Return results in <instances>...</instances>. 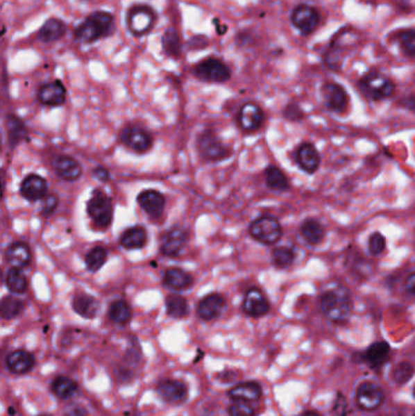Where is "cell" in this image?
Here are the masks:
<instances>
[{"label": "cell", "mask_w": 415, "mask_h": 416, "mask_svg": "<svg viewBox=\"0 0 415 416\" xmlns=\"http://www.w3.org/2000/svg\"><path fill=\"white\" fill-rule=\"evenodd\" d=\"M319 306L323 315L334 324L346 323L353 310L351 294L342 285L331 286L321 292Z\"/></svg>", "instance_id": "1"}, {"label": "cell", "mask_w": 415, "mask_h": 416, "mask_svg": "<svg viewBox=\"0 0 415 416\" xmlns=\"http://www.w3.org/2000/svg\"><path fill=\"white\" fill-rule=\"evenodd\" d=\"M359 42V35L352 27H342L337 35L332 37L324 54L323 63L328 69L334 72H339L348 53L356 48Z\"/></svg>", "instance_id": "2"}, {"label": "cell", "mask_w": 415, "mask_h": 416, "mask_svg": "<svg viewBox=\"0 0 415 416\" xmlns=\"http://www.w3.org/2000/svg\"><path fill=\"white\" fill-rule=\"evenodd\" d=\"M114 32V15L108 11H94L74 30V40L82 44H92Z\"/></svg>", "instance_id": "3"}, {"label": "cell", "mask_w": 415, "mask_h": 416, "mask_svg": "<svg viewBox=\"0 0 415 416\" xmlns=\"http://www.w3.org/2000/svg\"><path fill=\"white\" fill-rule=\"evenodd\" d=\"M358 88L366 98L374 101H381L393 97L396 84L392 79L381 74L380 71L371 69L358 81Z\"/></svg>", "instance_id": "4"}, {"label": "cell", "mask_w": 415, "mask_h": 416, "mask_svg": "<svg viewBox=\"0 0 415 416\" xmlns=\"http://www.w3.org/2000/svg\"><path fill=\"white\" fill-rule=\"evenodd\" d=\"M248 234L253 240L262 245H276L282 239V226L278 218L271 215H263L251 222Z\"/></svg>", "instance_id": "5"}, {"label": "cell", "mask_w": 415, "mask_h": 416, "mask_svg": "<svg viewBox=\"0 0 415 416\" xmlns=\"http://www.w3.org/2000/svg\"><path fill=\"white\" fill-rule=\"evenodd\" d=\"M196 149L203 161L211 163L227 160L232 153V149L224 145L217 134L210 129L203 131L198 134Z\"/></svg>", "instance_id": "6"}, {"label": "cell", "mask_w": 415, "mask_h": 416, "mask_svg": "<svg viewBox=\"0 0 415 416\" xmlns=\"http://www.w3.org/2000/svg\"><path fill=\"white\" fill-rule=\"evenodd\" d=\"M87 213L95 226L109 228L114 219V203L104 191L95 189L87 202Z\"/></svg>", "instance_id": "7"}, {"label": "cell", "mask_w": 415, "mask_h": 416, "mask_svg": "<svg viewBox=\"0 0 415 416\" xmlns=\"http://www.w3.org/2000/svg\"><path fill=\"white\" fill-rule=\"evenodd\" d=\"M127 28L129 32L140 38L153 30L158 21V14L146 4H135L127 11Z\"/></svg>", "instance_id": "8"}, {"label": "cell", "mask_w": 415, "mask_h": 416, "mask_svg": "<svg viewBox=\"0 0 415 416\" xmlns=\"http://www.w3.org/2000/svg\"><path fill=\"white\" fill-rule=\"evenodd\" d=\"M194 76L208 83H226L232 78V71L224 61L216 56H208L194 66Z\"/></svg>", "instance_id": "9"}, {"label": "cell", "mask_w": 415, "mask_h": 416, "mask_svg": "<svg viewBox=\"0 0 415 416\" xmlns=\"http://www.w3.org/2000/svg\"><path fill=\"white\" fill-rule=\"evenodd\" d=\"M119 140L124 147L137 153H145L153 145V135L138 124H127L119 134Z\"/></svg>", "instance_id": "10"}, {"label": "cell", "mask_w": 415, "mask_h": 416, "mask_svg": "<svg viewBox=\"0 0 415 416\" xmlns=\"http://www.w3.org/2000/svg\"><path fill=\"white\" fill-rule=\"evenodd\" d=\"M355 398L361 410L375 411L384 404L385 392L375 382L363 381L357 386Z\"/></svg>", "instance_id": "11"}, {"label": "cell", "mask_w": 415, "mask_h": 416, "mask_svg": "<svg viewBox=\"0 0 415 416\" xmlns=\"http://www.w3.org/2000/svg\"><path fill=\"white\" fill-rule=\"evenodd\" d=\"M290 21L301 35H311L321 24V14L314 6L298 4L292 9Z\"/></svg>", "instance_id": "12"}, {"label": "cell", "mask_w": 415, "mask_h": 416, "mask_svg": "<svg viewBox=\"0 0 415 416\" xmlns=\"http://www.w3.org/2000/svg\"><path fill=\"white\" fill-rule=\"evenodd\" d=\"M321 95L326 108L335 113H344L348 108L350 97L341 84L326 82L321 87Z\"/></svg>", "instance_id": "13"}, {"label": "cell", "mask_w": 415, "mask_h": 416, "mask_svg": "<svg viewBox=\"0 0 415 416\" xmlns=\"http://www.w3.org/2000/svg\"><path fill=\"white\" fill-rule=\"evenodd\" d=\"M188 241V233L182 226H172L160 241V252L166 257H177Z\"/></svg>", "instance_id": "14"}, {"label": "cell", "mask_w": 415, "mask_h": 416, "mask_svg": "<svg viewBox=\"0 0 415 416\" xmlns=\"http://www.w3.org/2000/svg\"><path fill=\"white\" fill-rule=\"evenodd\" d=\"M37 99L44 106L58 108L66 103L67 92L64 83L59 79H55L40 85V88L37 90Z\"/></svg>", "instance_id": "15"}, {"label": "cell", "mask_w": 415, "mask_h": 416, "mask_svg": "<svg viewBox=\"0 0 415 416\" xmlns=\"http://www.w3.org/2000/svg\"><path fill=\"white\" fill-rule=\"evenodd\" d=\"M237 122L244 132H257L264 123V113L260 105L248 101L244 103L239 110Z\"/></svg>", "instance_id": "16"}, {"label": "cell", "mask_w": 415, "mask_h": 416, "mask_svg": "<svg viewBox=\"0 0 415 416\" xmlns=\"http://www.w3.org/2000/svg\"><path fill=\"white\" fill-rule=\"evenodd\" d=\"M242 312L251 318H261L269 312L271 303L266 294L257 288H251L246 291L242 301Z\"/></svg>", "instance_id": "17"}, {"label": "cell", "mask_w": 415, "mask_h": 416, "mask_svg": "<svg viewBox=\"0 0 415 416\" xmlns=\"http://www.w3.org/2000/svg\"><path fill=\"white\" fill-rule=\"evenodd\" d=\"M156 392L163 401L169 404H182L188 398V386L183 381L164 378L158 382Z\"/></svg>", "instance_id": "18"}, {"label": "cell", "mask_w": 415, "mask_h": 416, "mask_svg": "<svg viewBox=\"0 0 415 416\" xmlns=\"http://www.w3.org/2000/svg\"><path fill=\"white\" fill-rule=\"evenodd\" d=\"M297 166L307 174H313L321 166V153L312 142H302L295 152Z\"/></svg>", "instance_id": "19"}, {"label": "cell", "mask_w": 415, "mask_h": 416, "mask_svg": "<svg viewBox=\"0 0 415 416\" xmlns=\"http://www.w3.org/2000/svg\"><path fill=\"white\" fill-rule=\"evenodd\" d=\"M137 202L140 206V208L149 217H151L153 219H158L162 216L163 211H164L166 197L160 191L149 189V190L142 191L139 194Z\"/></svg>", "instance_id": "20"}, {"label": "cell", "mask_w": 415, "mask_h": 416, "mask_svg": "<svg viewBox=\"0 0 415 416\" xmlns=\"http://www.w3.org/2000/svg\"><path fill=\"white\" fill-rule=\"evenodd\" d=\"M20 194L25 200L30 202L43 200L48 195V183L43 176L32 173L26 176L21 183Z\"/></svg>", "instance_id": "21"}, {"label": "cell", "mask_w": 415, "mask_h": 416, "mask_svg": "<svg viewBox=\"0 0 415 416\" xmlns=\"http://www.w3.org/2000/svg\"><path fill=\"white\" fill-rule=\"evenodd\" d=\"M226 307V299L222 294L212 292L205 296L198 304L196 313L198 318L203 322H211L217 319L222 314L223 309Z\"/></svg>", "instance_id": "22"}, {"label": "cell", "mask_w": 415, "mask_h": 416, "mask_svg": "<svg viewBox=\"0 0 415 416\" xmlns=\"http://www.w3.org/2000/svg\"><path fill=\"white\" fill-rule=\"evenodd\" d=\"M4 258L11 268L24 269L32 260L30 246L22 241H14L6 247Z\"/></svg>", "instance_id": "23"}, {"label": "cell", "mask_w": 415, "mask_h": 416, "mask_svg": "<svg viewBox=\"0 0 415 416\" xmlns=\"http://www.w3.org/2000/svg\"><path fill=\"white\" fill-rule=\"evenodd\" d=\"M6 363L9 372L15 375H26L35 367V358L28 351L16 349L8 354Z\"/></svg>", "instance_id": "24"}, {"label": "cell", "mask_w": 415, "mask_h": 416, "mask_svg": "<svg viewBox=\"0 0 415 416\" xmlns=\"http://www.w3.org/2000/svg\"><path fill=\"white\" fill-rule=\"evenodd\" d=\"M53 167L56 176L65 181H78L83 173L79 162L76 161L74 157L69 155H59L55 157Z\"/></svg>", "instance_id": "25"}, {"label": "cell", "mask_w": 415, "mask_h": 416, "mask_svg": "<svg viewBox=\"0 0 415 416\" xmlns=\"http://www.w3.org/2000/svg\"><path fill=\"white\" fill-rule=\"evenodd\" d=\"M262 386L255 381L240 382L230 388L228 396L234 401H256L262 397Z\"/></svg>", "instance_id": "26"}, {"label": "cell", "mask_w": 415, "mask_h": 416, "mask_svg": "<svg viewBox=\"0 0 415 416\" xmlns=\"http://www.w3.org/2000/svg\"><path fill=\"white\" fill-rule=\"evenodd\" d=\"M72 308L82 318L94 319L99 312V302L94 296L79 291L72 299Z\"/></svg>", "instance_id": "27"}, {"label": "cell", "mask_w": 415, "mask_h": 416, "mask_svg": "<svg viewBox=\"0 0 415 416\" xmlns=\"http://www.w3.org/2000/svg\"><path fill=\"white\" fill-rule=\"evenodd\" d=\"M163 284L174 291H184L194 284L193 275L182 268H169L163 274Z\"/></svg>", "instance_id": "28"}, {"label": "cell", "mask_w": 415, "mask_h": 416, "mask_svg": "<svg viewBox=\"0 0 415 416\" xmlns=\"http://www.w3.org/2000/svg\"><path fill=\"white\" fill-rule=\"evenodd\" d=\"M119 244L126 250H140L148 244V231L142 226H130L122 233Z\"/></svg>", "instance_id": "29"}, {"label": "cell", "mask_w": 415, "mask_h": 416, "mask_svg": "<svg viewBox=\"0 0 415 416\" xmlns=\"http://www.w3.org/2000/svg\"><path fill=\"white\" fill-rule=\"evenodd\" d=\"M300 234L308 245L318 246L325 239V228L318 219L308 218L302 222Z\"/></svg>", "instance_id": "30"}, {"label": "cell", "mask_w": 415, "mask_h": 416, "mask_svg": "<svg viewBox=\"0 0 415 416\" xmlns=\"http://www.w3.org/2000/svg\"><path fill=\"white\" fill-rule=\"evenodd\" d=\"M67 32V27L64 21L53 17L44 22L38 32V40L43 43H53L62 40Z\"/></svg>", "instance_id": "31"}, {"label": "cell", "mask_w": 415, "mask_h": 416, "mask_svg": "<svg viewBox=\"0 0 415 416\" xmlns=\"http://www.w3.org/2000/svg\"><path fill=\"white\" fill-rule=\"evenodd\" d=\"M6 129L9 147H15L27 137V128L24 121L16 115L9 113L6 117Z\"/></svg>", "instance_id": "32"}, {"label": "cell", "mask_w": 415, "mask_h": 416, "mask_svg": "<svg viewBox=\"0 0 415 416\" xmlns=\"http://www.w3.org/2000/svg\"><path fill=\"white\" fill-rule=\"evenodd\" d=\"M390 344L385 342V341H378V342L371 343V346L366 348V363L371 367L379 369L387 363L389 358H390Z\"/></svg>", "instance_id": "33"}, {"label": "cell", "mask_w": 415, "mask_h": 416, "mask_svg": "<svg viewBox=\"0 0 415 416\" xmlns=\"http://www.w3.org/2000/svg\"><path fill=\"white\" fill-rule=\"evenodd\" d=\"M264 179L268 188L273 191L284 192L290 189V181L279 167L271 165L264 169Z\"/></svg>", "instance_id": "34"}, {"label": "cell", "mask_w": 415, "mask_h": 416, "mask_svg": "<svg viewBox=\"0 0 415 416\" xmlns=\"http://www.w3.org/2000/svg\"><path fill=\"white\" fill-rule=\"evenodd\" d=\"M51 392L54 393L55 396L60 398V399H69L72 397L76 396V393L78 392V385L67 376H60L55 377L53 382H51Z\"/></svg>", "instance_id": "35"}, {"label": "cell", "mask_w": 415, "mask_h": 416, "mask_svg": "<svg viewBox=\"0 0 415 416\" xmlns=\"http://www.w3.org/2000/svg\"><path fill=\"white\" fill-rule=\"evenodd\" d=\"M161 44H162V50L164 54L178 59L182 51V42L179 37L178 32L173 27H169L167 30L163 32L162 38H161Z\"/></svg>", "instance_id": "36"}, {"label": "cell", "mask_w": 415, "mask_h": 416, "mask_svg": "<svg viewBox=\"0 0 415 416\" xmlns=\"http://www.w3.org/2000/svg\"><path fill=\"white\" fill-rule=\"evenodd\" d=\"M109 318L117 325H127L132 319V308L127 301L117 299L110 304Z\"/></svg>", "instance_id": "37"}, {"label": "cell", "mask_w": 415, "mask_h": 416, "mask_svg": "<svg viewBox=\"0 0 415 416\" xmlns=\"http://www.w3.org/2000/svg\"><path fill=\"white\" fill-rule=\"evenodd\" d=\"M6 289L9 290L11 294H22L28 290V281L26 275L21 269L16 268H9L6 272Z\"/></svg>", "instance_id": "38"}, {"label": "cell", "mask_w": 415, "mask_h": 416, "mask_svg": "<svg viewBox=\"0 0 415 416\" xmlns=\"http://www.w3.org/2000/svg\"><path fill=\"white\" fill-rule=\"evenodd\" d=\"M166 312L171 318H185L189 315L188 301L180 294H169L166 299Z\"/></svg>", "instance_id": "39"}, {"label": "cell", "mask_w": 415, "mask_h": 416, "mask_svg": "<svg viewBox=\"0 0 415 416\" xmlns=\"http://www.w3.org/2000/svg\"><path fill=\"white\" fill-rule=\"evenodd\" d=\"M1 318L4 320L15 319L25 310V302L15 296H6L1 299Z\"/></svg>", "instance_id": "40"}, {"label": "cell", "mask_w": 415, "mask_h": 416, "mask_svg": "<svg viewBox=\"0 0 415 416\" xmlns=\"http://www.w3.org/2000/svg\"><path fill=\"white\" fill-rule=\"evenodd\" d=\"M296 260V251L291 246H279L272 252L273 265L279 269H287Z\"/></svg>", "instance_id": "41"}, {"label": "cell", "mask_w": 415, "mask_h": 416, "mask_svg": "<svg viewBox=\"0 0 415 416\" xmlns=\"http://www.w3.org/2000/svg\"><path fill=\"white\" fill-rule=\"evenodd\" d=\"M395 40L402 54L407 58H415V30H400L396 32Z\"/></svg>", "instance_id": "42"}, {"label": "cell", "mask_w": 415, "mask_h": 416, "mask_svg": "<svg viewBox=\"0 0 415 416\" xmlns=\"http://www.w3.org/2000/svg\"><path fill=\"white\" fill-rule=\"evenodd\" d=\"M109 257V252L104 246H94L92 250L85 255V262L87 269L92 273H96L98 270L104 267Z\"/></svg>", "instance_id": "43"}, {"label": "cell", "mask_w": 415, "mask_h": 416, "mask_svg": "<svg viewBox=\"0 0 415 416\" xmlns=\"http://www.w3.org/2000/svg\"><path fill=\"white\" fill-rule=\"evenodd\" d=\"M415 374V367L412 363L402 362L396 365L393 372H392V380L397 385H405L409 381Z\"/></svg>", "instance_id": "44"}, {"label": "cell", "mask_w": 415, "mask_h": 416, "mask_svg": "<svg viewBox=\"0 0 415 416\" xmlns=\"http://www.w3.org/2000/svg\"><path fill=\"white\" fill-rule=\"evenodd\" d=\"M386 249V239L385 236L382 235L379 231L373 233L369 236V240H368V250L371 252V255L379 256L385 251Z\"/></svg>", "instance_id": "45"}, {"label": "cell", "mask_w": 415, "mask_h": 416, "mask_svg": "<svg viewBox=\"0 0 415 416\" xmlns=\"http://www.w3.org/2000/svg\"><path fill=\"white\" fill-rule=\"evenodd\" d=\"M229 416H256V413L246 401H234L229 406Z\"/></svg>", "instance_id": "46"}, {"label": "cell", "mask_w": 415, "mask_h": 416, "mask_svg": "<svg viewBox=\"0 0 415 416\" xmlns=\"http://www.w3.org/2000/svg\"><path fill=\"white\" fill-rule=\"evenodd\" d=\"M282 113H284V117L287 118V121H290V122H298V121H301L302 118L305 117L303 110L300 108L298 103H295L287 105Z\"/></svg>", "instance_id": "47"}, {"label": "cell", "mask_w": 415, "mask_h": 416, "mask_svg": "<svg viewBox=\"0 0 415 416\" xmlns=\"http://www.w3.org/2000/svg\"><path fill=\"white\" fill-rule=\"evenodd\" d=\"M59 205V197L54 194H49L43 199V205H42V211L40 216L49 217L54 213L56 207Z\"/></svg>", "instance_id": "48"}, {"label": "cell", "mask_w": 415, "mask_h": 416, "mask_svg": "<svg viewBox=\"0 0 415 416\" xmlns=\"http://www.w3.org/2000/svg\"><path fill=\"white\" fill-rule=\"evenodd\" d=\"M208 38L206 35H194L188 42V48L190 50H203L208 47Z\"/></svg>", "instance_id": "49"}, {"label": "cell", "mask_w": 415, "mask_h": 416, "mask_svg": "<svg viewBox=\"0 0 415 416\" xmlns=\"http://www.w3.org/2000/svg\"><path fill=\"white\" fill-rule=\"evenodd\" d=\"M64 416H88V410L85 406L74 403L65 408Z\"/></svg>", "instance_id": "50"}, {"label": "cell", "mask_w": 415, "mask_h": 416, "mask_svg": "<svg viewBox=\"0 0 415 416\" xmlns=\"http://www.w3.org/2000/svg\"><path fill=\"white\" fill-rule=\"evenodd\" d=\"M93 173H94V176H96L99 181H104V183L109 181L110 178H111V176H110L109 169H106L105 167H95Z\"/></svg>", "instance_id": "51"}, {"label": "cell", "mask_w": 415, "mask_h": 416, "mask_svg": "<svg viewBox=\"0 0 415 416\" xmlns=\"http://www.w3.org/2000/svg\"><path fill=\"white\" fill-rule=\"evenodd\" d=\"M405 291L409 294L415 296V272L407 278L405 280Z\"/></svg>", "instance_id": "52"}, {"label": "cell", "mask_w": 415, "mask_h": 416, "mask_svg": "<svg viewBox=\"0 0 415 416\" xmlns=\"http://www.w3.org/2000/svg\"><path fill=\"white\" fill-rule=\"evenodd\" d=\"M402 103L405 108H408L412 113H415V95H408V97H405V99H402V103Z\"/></svg>", "instance_id": "53"}, {"label": "cell", "mask_w": 415, "mask_h": 416, "mask_svg": "<svg viewBox=\"0 0 415 416\" xmlns=\"http://www.w3.org/2000/svg\"><path fill=\"white\" fill-rule=\"evenodd\" d=\"M300 416H321L319 413H316V411L308 410L305 411L303 414H301Z\"/></svg>", "instance_id": "54"}, {"label": "cell", "mask_w": 415, "mask_h": 416, "mask_svg": "<svg viewBox=\"0 0 415 416\" xmlns=\"http://www.w3.org/2000/svg\"><path fill=\"white\" fill-rule=\"evenodd\" d=\"M40 416H48V415H40Z\"/></svg>", "instance_id": "55"}, {"label": "cell", "mask_w": 415, "mask_h": 416, "mask_svg": "<svg viewBox=\"0 0 415 416\" xmlns=\"http://www.w3.org/2000/svg\"><path fill=\"white\" fill-rule=\"evenodd\" d=\"M414 396H415V388H414Z\"/></svg>", "instance_id": "56"}, {"label": "cell", "mask_w": 415, "mask_h": 416, "mask_svg": "<svg viewBox=\"0 0 415 416\" xmlns=\"http://www.w3.org/2000/svg\"><path fill=\"white\" fill-rule=\"evenodd\" d=\"M415 416V415H414Z\"/></svg>", "instance_id": "57"}]
</instances>
